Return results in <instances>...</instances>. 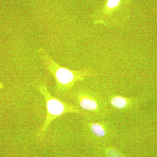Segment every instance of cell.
<instances>
[{
  "mask_svg": "<svg viewBox=\"0 0 157 157\" xmlns=\"http://www.w3.org/2000/svg\"><path fill=\"white\" fill-rule=\"evenodd\" d=\"M39 53L44 67L55 79L56 91L59 94L69 93L76 82L94 76V73L91 70L73 71L59 66L42 48L39 49Z\"/></svg>",
  "mask_w": 157,
  "mask_h": 157,
  "instance_id": "6da1fadb",
  "label": "cell"
},
{
  "mask_svg": "<svg viewBox=\"0 0 157 157\" xmlns=\"http://www.w3.org/2000/svg\"><path fill=\"white\" fill-rule=\"evenodd\" d=\"M37 88L45 99L47 110L45 122L37 132L38 138L44 137L49 125L57 118L67 113L81 114L82 110L77 106L66 103L52 96L45 83H39L37 85Z\"/></svg>",
  "mask_w": 157,
  "mask_h": 157,
  "instance_id": "7a4b0ae2",
  "label": "cell"
},
{
  "mask_svg": "<svg viewBox=\"0 0 157 157\" xmlns=\"http://www.w3.org/2000/svg\"><path fill=\"white\" fill-rule=\"evenodd\" d=\"M74 98L76 104L86 111L97 115L105 112L104 102L97 95L86 91H81L76 93Z\"/></svg>",
  "mask_w": 157,
  "mask_h": 157,
  "instance_id": "3957f363",
  "label": "cell"
},
{
  "mask_svg": "<svg viewBox=\"0 0 157 157\" xmlns=\"http://www.w3.org/2000/svg\"><path fill=\"white\" fill-rule=\"evenodd\" d=\"M87 125L91 133L98 138H105L113 133L110 126L104 122L88 123Z\"/></svg>",
  "mask_w": 157,
  "mask_h": 157,
  "instance_id": "277c9868",
  "label": "cell"
},
{
  "mask_svg": "<svg viewBox=\"0 0 157 157\" xmlns=\"http://www.w3.org/2000/svg\"><path fill=\"white\" fill-rule=\"evenodd\" d=\"M109 103L113 107L120 110H125L133 107L136 100L120 96H115L109 98Z\"/></svg>",
  "mask_w": 157,
  "mask_h": 157,
  "instance_id": "5b68a950",
  "label": "cell"
},
{
  "mask_svg": "<svg viewBox=\"0 0 157 157\" xmlns=\"http://www.w3.org/2000/svg\"><path fill=\"white\" fill-rule=\"evenodd\" d=\"M105 154L107 157H124L119 151L112 147L106 148L105 149Z\"/></svg>",
  "mask_w": 157,
  "mask_h": 157,
  "instance_id": "8992f818",
  "label": "cell"
},
{
  "mask_svg": "<svg viewBox=\"0 0 157 157\" xmlns=\"http://www.w3.org/2000/svg\"><path fill=\"white\" fill-rule=\"evenodd\" d=\"M120 0H108L107 3V7L110 9L115 8L118 5Z\"/></svg>",
  "mask_w": 157,
  "mask_h": 157,
  "instance_id": "52a82bcc",
  "label": "cell"
},
{
  "mask_svg": "<svg viewBox=\"0 0 157 157\" xmlns=\"http://www.w3.org/2000/svg\"><path fill=\"white\" fill-rule=\"evenodd\" d=\"M4 84H3V83H2V82H1L0 81V89H4Z\"/></svg>",
  "mask_w": 157,
  "mask_h": 157,
  "instance_id": "ba28073f",
  "label": "cell"
}]
</instances>
